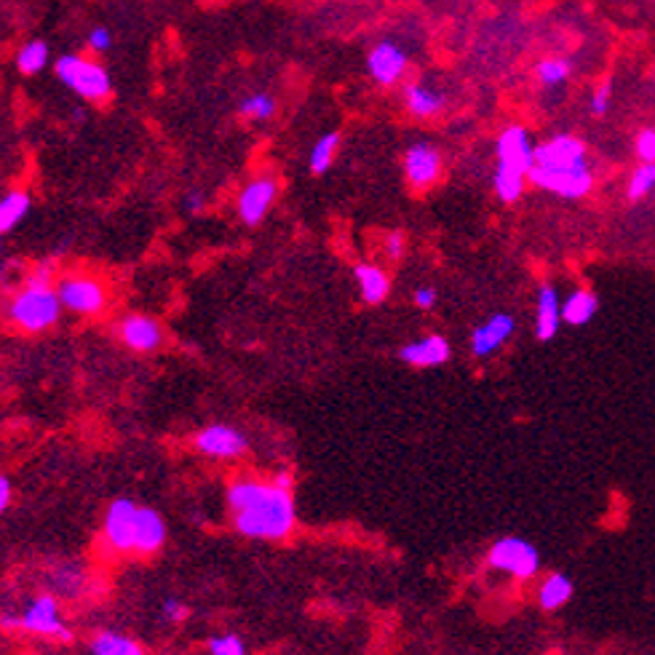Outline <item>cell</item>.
Listing matches in <instances>:
<instances>
[{"label":"cell","instance_id":"obj_32","mask_svg":"<svg viewBox=\"0 0 655 655\" xmlns=\"http://www.w3.org/2000/svg\"><path fill=\"white\" fill-rule=\"evenodd\" d=\"M610 105H613V83L605 81L602 86H597V89H594V94H591L589 110H591V115L602 118V115L610 113Z\"/></svg>","mask_w":655,"mask_h":655},{"label":"cell","instance_id":"obj_38","mask_svg":"<svg viewBox=\"0 0 655 655\" xmlns=\"http://www.w3.org/2000/svg\"><path fill=\"white\" fill-rule=\"evenodd\" d=\"M436 300H439V295H436L434 287L415 289V305H418V308H423V311H431V308L436 305Z\"/></svg>","mask_w":655,"mask_h":655},{"label":"cell","instance_id":"obj_8","mask_svg":"<svg viewBox=\"0 0 655 655\" xmlns=\"http://www.w3.org/2000/svg\"><path fill=\"white\" fill-rule=\"evenodd\" d=\"M407 67H410V54L393 38H383L367 54V75L377 86H396L407 75Z\"/></svg>","mask_w":655,"mask_h":655},{"label":"cell","instance_id":"obj_24","mask_svg":"<svg viewBox=\"0 0 655 655\" xmlns=\"http://www.w3.org/2000/svg\"><path fill=\"white\" fill-rule=\"evenodd\" d=\"M30 206H33V198H30L27 190L14 188L0 198V233H9V230L17 228L30 212Z\"/></svg>","mask_w":655,"mask_h":655},{"label":"cell","instance_id":"obj_26","mask_svg":"<svg viewBox=\"0 0 655 655\" xmlns=\"http://www.w3.org/2000/svg\"><path fill=\"white\" fill-rule=\"evenodd\" d=\"M14 65L22 75H38L49 65V46L43 41H27L14 57Z\"/></svg>","mask_w":655,"mask_h":655},{"label":"cell","instance_id":"obj_34","mask_svg":"<svg viewBox=\"0 0 655 655\" xmlns=\"http://www.w3.org/2000/svg\"><path fill=\"white\" fill-rule=\"evenodd\" d=\"M161 615H164L166 623H182L190 615V607L177 597H166L161 602Z\"/></svg>","mask_w":655,"mask_h":655},{"label":"cell","instance_id":"obj_14","mask_svg":"<svg viewBox=\"0 0 655 655\" xmlns=\"http://www.w3.org/2000/svg\"><path fill=\"white\" fill-rule=\"evenodd\" d=\"M589 164V153L573 134H557L535 148V166L543 169H570V166Z\"/></svg>","mask_w":655,"mask_h":655},{"label":"cell","instance_id":"obj_31","mask_svg":"<svg viewBox=\"0 0 655 655\" xmlns=\"http://www.w3.org/2000/svg\"><path fill=\"white\" fill-rule=\"evenodd\" d=\"M212 655H246V647L238 634H217L206 642Z\"/></svg>","mask_w":655,"mask_h":655},{"label":"cell","instance_id":"obj_39","mask_svg":"<svg viewBox=\"0 0 655 655\" xmlns=\"http://www.w3.org/2000/svg\"><path fill=\"white\" fill-rule=\"evenodd\" d=\"M11 503V482L9 476H0V511H6Z\"/></svg>","mask_w":655,"mask_h":655},{"label":"cell","instance_id":"obj_10","mask_svg":"<svg viewBox=\"0 0 655 655\" xmlns=\"http://www.w3.org/2000/svg\"><path fill=\"white\" fill-rule=\"evenodd\" d=\"M279 196V180L273 174H260L241 188L236 201L238 220L244 225H260L265 220V214L271 212L273 201Z\"/></svg>","mask_w":655,"mask_h":655},{"label":"cell","instance_id":"obj_22","mask_svg":"<svg viewBox=\"0 0 655 655\" xmlns=\"http://www.w3.org/2000/svg\"><path fill=\"white\" fill-rule=\"evenodd\" d=\"M599 311V300L589 289H575L573 295L562 303V321L570 327H583L589 324Z\"/></svg>","mask_w":655,"mask_h":655},{"label":"cell","instance_id":"obj_3","mask_svg":"<svg viewBox=\"0 0 655 655\" xmlns=\"http://www.w3.org/2000/svg\"><path fill=\"white\" fill-rule=\"evenodd\" d=\"M54 73L67 89L78 94L86 102H105L113 94V81L99 62L81 54H65L57 59Z\"/></svg>","mask_w":655,"mask_h":655},{"label":"cell","instance_id":"obj_36","mask_svg":"<svg viewBox=\"0 0 655 655\" xmlns=\"http://www.w3.org/2000/svg\"><path fill=\"white\" fill-rule=\"evenodd\" d=\"M404 249H407V241H404V233H399V230H393V233H388V236H385V257H388V260H391V262L402 260Z\"/></svg>","mask_w":655,"mask_h":655},{"label":"cell","instance_id":"obj_5","mask_svg":"<svg viewBox=\"0 0 655 655\" xmlns=\"http://www.w3.org/2000/svg\"><path fill=\"white\" fill-rule=\"evenodd\" d=\"M487 565L498 573H506L516 581H527L541 570V554L533 543L516 538V535H506L500 541L492 543L490 554H487Z\"/></svg>","mask_w":655,"mask_h":655},{"label":"cell","instance_id":"obj_25","mask_svg":"<svg viewBox=\"0 0 655 655\" xmlns=\"http://www.w3.org/2000/svg\"><path fill=\"white\" fill-rule=\"evenodd\" d=\"M573 597V581L562 573H551L538 589V605L543 610H559Z\"/></svg>","mask_w":655,"mask_h":655},{"label":"cell","instance_id":"obj_2","mask_svg":"<svg viewBox=\"0 0 655 655\" xmlns=\"http://www.w3.org/2000/svg\"><path fill=\"white\" fill-rule=\"evenodd\" d=\"M62 311H65V305L59 300L57 287H51V279L30 273L25 284L11 295L9 305H6V319L19 332L38 335V332L54 327Z\"/></svg>","mask_w":655,"mask_h":655},{"label":"cell","instance_id":"obj_4","mask_svg":"<svg viewBox=\"0 0 655 655\" xmlns=\"http://www.w3.org/2000/svg\"><path fill=\"white\" fill-rule=\"evenodd\" d=\"M3 626H6V629L30 631V634L57 639V642H70V639H73L70 626L62 621V613H59L57 597H54V594H38V597L22 610V615L3 613Z\"/></svg>","mask_w":655,"mask_h":655},{"label":"cell","instance_id":"obj_11","mask_svg":"<svg viewBox=\"0 0 655 655\" xmlns=\"http://www.w3.org/2000/svg\"><path fill=\"white\" fill-rule=\"evenodd\" d=\"M140 506L131 498H115L105 514V541L113 551H134Z\"/></svg>","mask_w":655,"mask_h":655},{"label":"cell","instance_id":"obj_13","mask_svg":"<svg viewBox=\"0 0 655 655\" xmlns=\"http://www.w3.org/2000/svg\"><path fill=\"white\" fill-rule=\"evenodd\" d=\"M402 166L410 188L426 190L442 177V150L431 142H415L404 153Z\"/></svg>","mask_w":655,"mask_h":655},{"label":"cell","instance_id":"obj_28","mask_svg":"<svg viewBox=\"0 0 655 655\" xmlns=\"http://www.w3.org/2000/svg\"><path fill=\"white\" fill-rule=\"evenodd\" d=\"M337 150H340V134L337 131H329V134H324L321 140H316V145H313L311 156H308V166H311L313 174H324L329 169V166L335 164V156Z\"/></svg>","mask_w":655,"mask_h":655},{"label":"cell","instance_id":"obj_30","mask_svg":"<svg viewBox=\"0 0 655 655\" xmlns=\"http://www.w3.org/2000/svg\"><path fill=\"white\" fill-rule=\"evenodd\" d=\"M655 190V164H639L629 177L626 185V196L629 201H642Z\"/></svg>","mask_w":655,"mask_h":655},{"label":"cell","instance_id":"obj_37","mask_svg":"<svg viewBox=\"0 0 655 655\" xmlns=\"http://www.w3.org/2000/svg\"><path fill=\"white\" fill-rule=\"evenodd\" d=\"M204 206H206V198L201 190H188L185 198H182V209H185L188 214H201L204 212Z\"/></svg>","mask_w":655,"mask_h":655},{"label":"cell","instance_id":"obj_27","mask_svg":"<svg viewBox=\"0 0 655 655\" xmlns=\"http://www.w3.org/2000/svg\"><path fill=\"white\" fill-rule=\"evenodd\" d=\"M276 99L268 91H252V94H246L241 102H238V113L249 118L254 123L262 121H271L273 115H276Z\"/></svg>","mask_w":655,"mask_h":655},{"label":"cell","instance_id":"obj_23","mask_svg":"<svg viewBox=\"0 0 655 655\" xmlns=\"http://www.w3.org/2000/svg\"><path fill=\"white\" fill-rule=\"evenodd\" d=\"M91 655H148L140 642L121 634V631H99L97 637L89 642Z\"/></svg>","mask_w":655,"mask_h":655},{"label":"cell","instance_id":"obj_20","mask_svg":"<svg viewBox=\"0 0 655 655\" xmlns=\"http://www.w3.org/2000/svg\"><path fill=\"white\" fill-rule=\"evenodd\" d=\"M166 543V522L164 516L158 514L156 508L140 506L137 514V541H134V551L137 554H156Z\"/></svg>","mask_w":655,"mask_h":655},{"label":"cell","instance_id":"obj_19","mask_svg":"<svg viewBox=\"0 0 655 655\" xmlns=\"http://www.w3.org/2000/svg\"><path fill=\"white\" fill-rule=\"evenodd\" d=\"M559 324H562V300L554 284H543L538 289V303H535V335L538 340H551L557 337Z\"/></svg>","mask_w":655,"mask_h":655},{"label":"cell","instance_id":"obj_17","mask_svg":"<svg viewBox=\"0 0 655 655\" xmlns=\"http://www.w3.org/2000/svg\"><path fill=\"white\" fill-rule=\"evenodd\" d=\"M450 343L444 335H426L415 340V343H407L399 351V359L410 367H439L444 361L450 359Z\"/></svg>","mask_w":655,"mask_h":655},{"label":"cell","instance_id":"obj_12","mask_svg":"<svg viewBox=\"0 0 655 655\" xmlns=\"http://www.w3.org/2000/svg\"><path fill=\"white\" fill-rule=\"evenodd\" d=\"M193 444H196V450L201 452V455L222 460L241 458V455L249 450L246 434H241V431L233 426H225V423H212V426L201 428V431L193 436Z\"/></svg>","mask_w":655,"mask_h":655},{"label":"cell","instance_id":"obj_35","mask_svg":"<svg viewBox=\"0 0 655 655\" xmlns=\"http://www.w3.org/2000/svg\"><path fill=\"white\" fill-rule=\"evenodd\" d=\"M110 43H113V35H110V30L107 27H91L89 35H86V46H89L94 54H102V51L110 49Z\"/></svg>","mask_w":655,"mask_h":655},{"label":"cell","instance_id":"obj_33","mask_svg":"<svg viewBox=\"0 0 655 655\" xmlns=\"http://www.w3.org/2000/svg\"><path fill=\"white\" fill-rule=\"evenodd\" d=\"M634 153H637L639 164H655V129L639 131L634 140Z\"/></svg>","mask_w":655,"mask_h":655},{"label":"cell","instance_id":"obj_7","mask_svg":"<svg viewBox=\"0 0 655 655\" xmlns=\"http://www.w3.org/2000/svg\"><path fill=\"white\" fill-rule=\"evenodd\" d=\"M535 145L530 131L511 123L506 129L500 131L498 142H495V156H498V166L495 169H506V172L524 174L530 180V172L535 166Z\"/></svg>","mask_w":655,"mask_h":655},{"label":"cell","instance_id":"obj_9","mask_svg":"<svg viewBox=\"0 0 655 655\" xmlns=\"http://www.w3.org/2000/svg\"><path fill=\"white\" fill-rule=\"evenodd\" d=\"M57 292L65 311L81 313V316H97L107 305L105 287L91 276H65L57 284Z\"/></svg>","mask_w":655,"mask_h":655},{"label":"cell","instance_id":"obj_6","mask_svg":"<svg viewBox=\"0 0 655 655\" xmlns=\"http://www.w3.org/2000/svg\"><path fill=\"white\" fill-rule=\"evenodd\" d=\"M530 182L535 188L546 190L551 196L559 198H583L589 196L594 188V172L589 164L570 166V169H543V166H533L530 172Z\"/></svg>","mask_w":655,"mask_h":655},{"label":"cell","instance_id":"obj_1","mask_svg":"<svg viewBox=\"0 0 655 655\" xmlns=\"http://www.w3.org/2000/svg\"><path fill=\"white\" fill-rule=\"evenodd\" d=\"M225 498L233 514V524L244 538L284 541L295 530V498L289 487L244 476L230 484Z\"/></svg>","mask_w":655,"mask_h":655},{"label":"cell","instance_id":"obj_29","mask_svg":"<svg viewBox=\"0 0 655 655\" xmlns=\"http://www.w3.org/2000/svg\"><path fill=\"white\" fill-rule=\"evenodd\" d=\"M570 73H573V62L570 59H562V57H549V59H541L538 62V67H535V75H538V81L543 83V86H559V83H565L567 78H570Z\"/></svg>","mask_w":655,"mask_h":655},{"label":"cell","instance_id":"obj_15","mask_svg":"<svg viewBox=\"0 0 655 655\" xmlns=\"http://www.w3.org/2000/svg\"><path fill=\"white\" fill-rule=\"evenodd\" d=\"M118 337H121L126 348L137 353L158 351L164 345V329L156 319H150L145 313H129L126 319H121Z\"/></svg>","mask_w":655,"mask_h":655},{"label":"cell","instance_id":"obj_16","mask_svg":"<svg viewBox=\"0 0 655 655\" xmlns=\"http://www.w3.org/2000/svg\"><path fill=\"white\" fill-rule=\"evenodd\" d=\"M514 329V316H508V313H492L490 319L482 321V324L471 332V353H474L476 359H487V356H492V353L503 348V345L511 340Z\"/></svg>","mask_w":655,"mask_h":655},{"label":"cell","instance_id":"obj_21","mask_svg":"<svg viewBox=\"0 0 655 655\" xmlns=\"http://www.w3.org/2000/svg\"><path fill=\"white\" fill-rule=\"evenodd\" d=\"M353 276H356V284H359L361 300L367 305H380L391 292V279L388 273L375 265V262H359L353 268Z\"/></svg>","mask_w":655,"mask_h":655},{"label":"cell","instance_id":"obj_18","mask_svg":"<svg viewBox=\"0 0 655 655\" xmlns=\"http://www.w3.org/2000/svg\"><path fill=\"white\" fill-rule=\"evenodd\" d=\"M404 107L412 118H434L447 107V94L439 89H434L431 83L426 81H412L404 86Z\"/></svg>","mask_w":655,"mask_h":655}]
</instances>
